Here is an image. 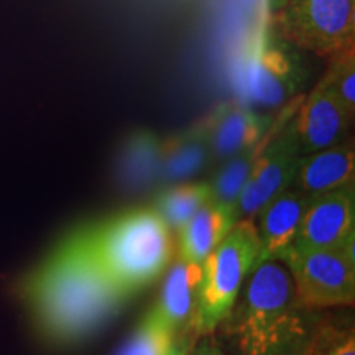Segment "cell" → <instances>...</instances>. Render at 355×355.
I'll list each match as a JSON object with an SVG mask.
<instances>
[{
    "label": "cell",
    "mask_w": 355,
    "mask_h": 355,
    "mask_svg": "<svg viewBox=\"0 0 355 355\" xmlns=\"http://www.w3.org/2000/svg\"><path fill=\"white\" fill-rule=\"evenodd\" d=\"M239 89L243 99L261 107L285 104L293 89V71L286 58L257 42L248 48L237 66Z\"/></svg>",
    "instance_id": "obj_10"
},
{
    "label": "cell",
    "mask_w": 355,
    "mask_h": 355,
    "mask_svg": "<svg viewBox=\"0 0 355 355\" xmlns=\"http://www.w3.org/2000/svg\"><path fill=\"white\" fill-rule=\"evenodd\" d=\"M212 158L229 159L259 144L265 137L263 122L242 104H227L204 127Z\"/></svg>",
    "instance_id": "obj_13"
},
{
    "label": "cell",
    "mask_w": 355,
    "mask_h": 355,
    "mask_svg": "<svg viewBox=\"0 0 355 355\" xmlns=\"http://www.w3.org/2000/svg\"><path fill=\"white\" fill-rule=\"evenodd\" d=\"M209 157V145L204 130L171 137L159 146V178L176 183L188 180L207 165Z\"/></svg>",
    "instance_id": "obj_16"
},
{
    "label": "cell",
    "mask_w": 355,
    "mask_h": 355,
    "mask_svg": "<svg viewBox=\"0 0 355 355\" xmlns=\"http://www.w3.org/2000/svg\"><path fill=\"white\" fill-rule=\"evenodd\" d=\"M237 222V214L227 206L211 201L178 230V259L202 265Z\"/></svg>",
    "instance_id": "obj_15"
},
{
    "label": "cell",
    "mask_w": 355,
    "mask_h": 355,
    "mask_svg": "<svg viewBox=\"0 0 355 355\" xmlns=\"http://www.w3.org/2000/svg\"><path fill=\"white\" fill-rule=\"evenodd\" d=\"M202 265L176 259L163 278L157 306L176 337L193 334L196 316L199 288H201ZM196 337V336H194Z\"/></svg>",
    "instance_id": "obj_12"
},
{
    "label": "cell",
    "mask_w": 355,
    "mask_h": 355,
    "mask_svg": "<svg viewBox=\"0 0 355 355\" xmlns=\"http://www.w3.org/2000/svg\"><path fill=\"white\" fill-rule=\"evenodd\" d=\"M309 355H355L354 329L337 327L329 321Z\"/></svg>",
    "instance_id": "obj_22"
},
{
    "label": "cell",
    "mask_w": 355,
    "mask_h": 355,
    "mask_svg": "<svg viewBox=\"0 0 355 355\" xmlns=\"http://www.w3.org/2000/svg\"><path fill=\"white\" fill-rule=\"evenodd\" d=\"M211 199V183H184L162 191L153 209L168 229L178 232Z\"/></svg>",
    "instance_id": "obj_17"
},
{
    "label": "cell",
    "mask_w": 355,
    "mask_h": 355,
    "mask_svg": "<svg viewBox=\"0 0 355 355\" xmlns=\"http://www.w3.org/2000/svg\"><path fill=\"white\" fill-rule=\"evenodd\" d=\"M350 121L352 115L322 79L306 99L301 97L293 114V130L300 153L306 157L343 144Z\"/></svg>",
    "instance_id": "obj_8"
},
{
    "label": "cell",
    "mask_w": 355,
    "mask_h": 355,
    "mask_svg": "<svg viewBox=\"0 0 355 355\" xmlns=\"http://www.w3.org/2000/svg\"><path fill=\"white\" fill-rule=\"evenodd\" d=\"M332 64L324 76L332 91L336 92L347 112L354 117L355 110V61L354 50L332 58Z\"/></svg>",
    "instance_id": "obj_21"
},
{
    "label": "cell",
    "mask_w": 355,
    "mask_h": 355,
    "mask_svg": "<svg viewBox=\"0 0 355 355\" xmlns=\"http://www.w3.org/2000/svg\"><path fill=\"white\" fill-rule=\"evenodd\" d=\"M329 319L300 300L283 261H261L217 327L235 355H309Z\"/></svg>",
    "instance_id": "obj_2"
},
{
    "label": "cell",
    "mask_w": 355,
    "mask_h": 355,
    "mask_svg": "<svg viewBox=\"0 0 355 355\" xmlns=\"http://www.w3.org/2000/svg\"><path fill=\"white\" fill-rule=\"evenodd\" d=\"M198 343L194 340L193 349H191L189 355H225L224 350L219 347V344L216 343L214 336H202L198 337Z\"/></svg>",
    "instance_id": "obj_23"
},
{
    "label": "cell",
    "mask_w": 355,
    "mask_h": 355,
    "mask_svg": "<svg viewBox=\"0 0 355 355\" xmlns=\"http://www.w3.org/2000/svg\"><path fill=\"white\" fill-rule=\"evenodd\" d=\"M355 180V153L352 144H339L301 159L293 186L311 198L329 193Z\"/></svg>",
    "instance_id": "obj_14"
},
{
    "label": "cell",
    "mask_w": 355,
    "mask_h": 355,
    "mask_svg": "<svg viewBox=\"0 0 355 355\" xmlns=\"http://www.w3.org/2000/svg\"><path fill=\"white\" fill-rule=\"evenodd\" d=\"M295 110V102H291L285 109L283 121H278L272 130L265 133L250 176L239 196L237 220L255 219L270 199L293 184L303 159L293 130Z\"/></svg>",
    "instance_id": "obj_6"
},
{
    "label": "cell",
    "mask_w": 355,
    "mask_h": 355,
    "mask_svg": "<svg viewBox=\"0 0 355 355\" xmlns=\"http://www.w3.org/2000/svg\"><path fill=\"white\" fill-rule=\"evenodd\" d=\"M20 298L44 340H84L119 313L128 296L102 272L86 227L63 239L20 285Z\"/></svg>",
    "instance_id": "obj_1"
},
{
    "label": "cell",
    "mask_w": 355,
    "mask_h": 355,
    "mask_svg": "<svg viewBox=\"0 0 355 355\" xmlns=\"http://www.w3.org/2000/svg\"><path fill=\"white\" fill-rule=\"evenodd\" d=\"M122 175L130 186L150 184L159 178V145L150 137H139L128 146L122 163Z\"/></svg>",
    "instance_id": "obj_20"
},
{
    "label": "cell",
    "mask_w": 355,
    "mask_h": 355,
    "mask_svg": "<svg viewBox=\"0 0 355 355\" xmlns=\"http://www.w3.org/2000/svg\"><path fill=\"white\" fill-rule=\"evenodd\" d=\"M255 219H239L202 263L194 336L214 334L241 295L243 283L259 259Z\"/></svg>",
    "instance_id": "obj_4"
},
{
    "label": "cell",
    "mask_w": 355,
    "mask_h": 355,
    "mask_svg": "<svg viewBox=\"0 0 355 355\" xmlns=\"http://www.w3.org/2000/svg\"><path fill=\"white\" fill-rule=\"evenodd\" d=\"M176 336L153 306L133 331L119 355H171Z\"/></svg>",
    "instance_id": "obj_19"
},
{
    "label": "cell",
    "mask_w": 355,
    "mask_h": 355,
    "mask_svg": "<svg viewBox=\"0 0 355 355\" xmlns=\"http://www.w3.org/2000/svg\"><path fill=\"white\" fill-rule=\"evenodd\" d=\"M311 199L313 198L291 184L265 204L257 214L259 224L255 220L260 247L257 265L268 260L283 261L291 254Z\"/></svg>",
    "instance_id": "obj_11"
},
{
    "label": "cell",
    "mask_w": 355,
    "mask_h": 355,
    "mask_svg": "<svg viewBox=\"0 0 355 355\" xmlns=\"http://www.w3.org/2000/svg\"><path fill=\"white\" fill-rule=\"evenodd\" d=\"M272 24L290 43L332 60L354 50L355 0H285Z\"/></svg>",
    "instance_id": "obj_5"
},
{
    "label": "cell",
    "mask_w": 355,
    "mask_h": 355,
    "mask_svg": "<svg viewBox=\"0 0 355 355\" xmlns=\"http://www.w3.org/2000/svg\"><path fill=\"white\" fill-rule=\"evenodd\" d=\"M92 255L125 296L155 282L173 257L171 230L155 209H135L86 227Z\"/></svg>",
    "instance_id": "obj_3"
},
{
    "label": "cell",
    "mask_w": 355,
    "mask_h": 355,
    "mask_svg": "<svg viewBox=\"0 0 355 355\" xmlns=\"http://www.w3.org/2000/svg\"><path fill=\"white\" fill-rule=\"evenodd\" d=\"M194 340H196V337H194V336L176 337L175 345H173L171 355H189L191 349H193Z\"/></svg>",
    "instance_id": "obj_24"
},
{
    "label": "cell",
    "mask_w": 355,
    "mask_h": 355,
    "mask_svg": "<svg viewBox=\"0 0 355 355\" xmlns=\"http://www.w3.org/2000/svg\"><path fill=\"white\" fill-rule=\"evenodd\" d=\"M261 140L257 145L250 146V148L229 158L211 183L212 201L230 207V209L235 211V214H237L239 196H241L243 186H245L248 176H250L252 166H254L257 155L260 152Z\"/></svg>",
    "instance_id": "obj_18"
},
{
    "label": "cell",
    "mask_w": 355,
    "mask_h": 355,
    "mask_svg": "<svg viewBox=\"0 0 355 355\" xmlns=\"http://www.w3.org/2000/svg\"><path fill=\"white\" fill-rule=\"evenodd\" d=\"M304 304L316 309L355 303V265L336 248L295 250L283 260Z\"/></svg>",
    "instance_id": "obj_7"
},
{
    "label": "cell",
    "mask_w": 355,
    "mask_h": 355,
    "mask_svg": "<svg viewBox=\"0 0 355 355\" xmlns=\"http://www.w3.org/2000/svg\"><path fill=\"white\" fill-rule=\"evenodd\" d=\"M355 230V186L319 194L311 199L301 220L295 250L337 248Z\"/></svg>",
    "instance_id": "obj_9"
}]
</instances>
